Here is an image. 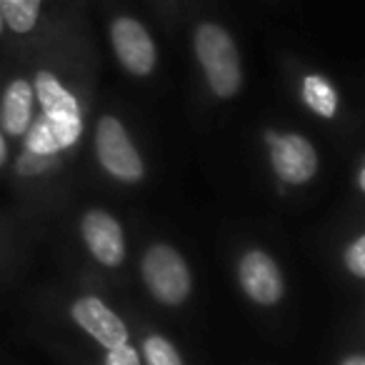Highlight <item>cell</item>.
<instances>
[{
    "label": "cell",
    "mask_w": 365,
    "mask_h": 365,
    "mask_svg": "<svg viewBox=\"0 0 365 365\" xmlns=\"http://www.w3.org/2000/svg\"><path fill=\"white\" fill-rule=\"evenodd\" d=\"M195 58L205 73L208 88L218 98H233L243 86L238 46L218 23H200L195 31Z\"/></svg>",
    "instance_id": "obj_1"
},
{
    "label": "cell",
    "mask_w": 365,
    "mask_h": 365,
    "mask_svg": "<svg viewBox=\"0 0 365 365\" xmlns=\"http://www.w3.org/2000/svg\"><path fill=\"white\" fill-rule=\"evenodd\" d=\"M140 275L148 293L163 305H180L193 290V275L180 253L168 243H155L140 260Z\"/></svg>",
    "instance_id": "obj_2"
},
{
    "label": "cell",
    "mask_w": 365,
    "mask_h": 365,
    "mask_svg": "<svg viewBox=\"0 0 365 365\" xmlns=\"http://www.w3.org/2000/svg\"><path fill=\"white\" fill-rule=\"evenodd\" d=\"M96 155L101 168L123 182H140L145 178V163L138 153L125 125L115 115H103L96 128Z\"/></svg>",
    "instance_id": "obj_3"
},
{
    "label": "cell",
    "mask_w": 365,
    "mask_h": 365,
    "mask_svg": "<svg viewBox=\"0 0 365 365\" xmlns=\"http://www.w3.org/2000/svg\"><path fill=\"white\" fill-rule=\"evenodd\" d=\"M270 148V165L275 175L288 185H305L318 173V153L313 143L298 133H265Z\"/></svg>",
    "instance_id": "obj_4"
},
{
    "label": "cell",
    "mask_w": 365,
    "mask_h": 365,
    "mask_svg": "<svg viewBox=\"0 0 365 365\" xmlns=\"http://www.w3.org/2000/svg\"><path fill=\"white\" fill-rule=\"evenodd\" d=\"M33 86V96L41 103V115L63 133L78 140L83 133V113L78 98L58 81L56 73L51 71H38Z\"/></svg>",
    "instance_id": "obj_5"
},
{
    "label": "cell",
    "mask_w": 365,
    "mask_h": 365,
    "mask_svg": "<svg viewBox=\"0 0 365 365\" xmlns=\"http://www.w3.org/2000/svg\"><path fill=\"white\" fill-rule=\"evenodd\" d=\"M110 43L115 58L130 76L145 78L155 71L158 66V51L153 43L150 33L145 31L140 21L135 18L120 16L110 26Z\"/></svg>",
    "instance_id": "obj_6"
},
{
    "label": "cell",
    "mask_w": 365,
    "mask_h": 365,
    "mask_svg": "<svg viewBox=\"0 0 365 365\" xmlns=\"http://www.w3.org/2000/svg\"><path fill=\"white\" fill-rule=\"evenodd\" d=\"M71 318L83 333H88L98 345L106 350L115 348V345L130 343V330L123 323V318L106 305L98 295H81L76 303L71 305Z\"/></svg>",
    "instance_id": "obj_7"
},
{
    "label": "cell",
    "mask_w": 365,
    "mask_h": 365,
    "mask_svg": "<svg viewBox=\"0 0 365 365\" xmlns=\"http://www.w3.org/2000/svg\"><path fill=\"white\" fill-rule=\"evenodd\" d=\"M238 283L243 293L258 305L280 303L285 293V280L280 265L265 250H248L238 263Z\"/></svg>",
    "instance_id": "obj_8"
},
{
    "label": "cell",
    "mask_w": 365,
    "mask_h": 365,
    "mask_svg": "<svg viewBox=\"0 0 365 365\" xmlns=\"http://www.w3.org/2000/svg\"><path fill=\"white\" fill-rule=\"evenodd\" d=\"M81 235L93 258L106 268H118L125 260V233L106 210H88L81 220Z\"/></svg>",
    "instance_id": "obj_9"
},
{
    "label": "cell",
    "mask_w": 365,
    "mask_h": 365,
    "mask_svg": "<svg viewBox=\"0 0 365 365\" xmlns=\"http://www.w3.org/2000/svg\"><path fill=\"white\" fill-rule=\"evenodd\" d=\"M33 106H36V96H33V86L23 78L8 83L0 98V125L8 135L23 138L26 130L33 123Z\"/></svg>",
    "instance_id": "obj_10"
},
{
    "label": "cell",
    "mask_w": 365,
    "mask_h": 365,
    "mask_svg": "<svg viewBox=\"0 0 365 365\" xmlns=\"http://www.w3.org/2000/svg\"><path fill=\"white\" fill-rule=\"evenodd\" d=\"M300 98L303 103L315 113L318 118H325V120H333L338 115L340 108V98L335 86L320 73H308V76L300 81Z\"/></svg>",
    "instance_id": "obj_11"
},
{
    "label": "cell",
    "mask_w": 365,
    "mask_h": 365,
    "mask_svg": "<svg viewBox=\"0 0 365 365\" xmlns=\"http://www.w3.org/2000/svg\"><path fill=\"white\" fill-rule=\"evenodd\" d=\"M43 0H0L3 23L18 36H26L38 26Z\"/></svg>",
    "instance_id": "obj_12"
},
{
    "label": "cell",
    "mask_w": 365,
    "mask_h": 365,
    "mask_svg": "<svg viewBox=\"0 0 365 365\" xmlns=\"http://www.w3.org/2000/svg\"><path fill=\"white\" fill-rule=\"evenodd\" d=\"M143 355L148 365H182V358L178 348L165 338V335H148L143 340Z\"/></svg>",
    "instance_id": "obj_13"
},
{
    "label": "cell",
    "mask_w": 365,
    "mask_h": 365,
    "mask_svg": "<svg viewBox=\"0 0 365 365\" xmlns=\"http://www.w3.org/2000/svg\"><path fill=\"white\" fill-rule=\"evenodd\" d=\"M343 263L353 278H365V235H358L353 243L345 248Z\"/></svg>",
    "instance_id": "obj_14"
},
{
    "label": "cell",
    "mask_w": 365,
    "mask_h": 365,
    "mask_svg": "<svg viewBox=\"0 0 365 365\" xmlns=\"http://www.w3.org/2000/svg\"><path fill=\"white\" fill-rule=\"evenodd\" d=\"M103 365H143V363H140L138 350L133 348L130 343H123V345H115V348L106 350Z\"/></svg>",
    "instance_id": "obj_15"
},
{
    "label": "cell",
    "mask_w": 365,
    "mask_h": 365,
    "mask_svg": "<svg viewBox=\"0 0 365 365\" xmlns=\"http://www.w3.org/2000/svg\"><path fill=\"white\" fill-rule=\"evenodd\" d=\"M340 365H365V355L363 353H353L348 358L340 360Z\"/></svg>",
    "instance_id": "obj_16"
},
{
    "label": "cell",
    "mask_w": 365,
    "mask_h": 365,
    "mask_svg": "<svg viewBox=\"0 0 365 365\" xmlns=\"http://www.w3.org/2000/svg\"><path fill=\"white\" fill-rule=\"evenodd\" d=\"M8 160V145H6V138H3V130H0V168L6 165Z\"/></svg>",
    "instance_id": "obj_17"
},
{
    "label": "cell",
    "mask_w": 365,
    "mask_h": 365,
    "mask_svg": "<svg viewBox=\"0 0 365 365\" xmlns=\"http://www.w3.org/2000/svg\"><path fill=\"white\" fill-rule=\"evenodd\" d=\"M358 188L365 190V165L363 163H360V168H358Z\"/></svg>",
    "instance_id": "obj_18"
},
{
    "label": "cell",
    "mask_w": 365,
    "mask_h": 365,
    "mask_svg": "<svg viewBox=\"0 0 365 365\" xmlns=\"http://www.w3.org/2000/svg\"><path fill=\"white\" fill-rule=\"evenodd\" d=\"M3 31H6V23H3V13H0V36H3Z\"/></svg>",
    "instance_id": "obj_19"
}]
</instances>
